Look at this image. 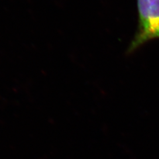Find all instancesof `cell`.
<instances>
[{
  "label": "cell",
  "instance_id": "1",
  "mask_svg": "<svg viewBox=\"0 0 159 159\" xmlns=\"http://www.w3.org/2000/svg\"><path fill=\"white\" fill-rule=\"evenodd\" d=\"M137 31L128 48L134 52L147 41L159 39V0H137Z\"/></svg>",
  "mask_w": 159,
  "mask_h": 159
}]
</instances>
